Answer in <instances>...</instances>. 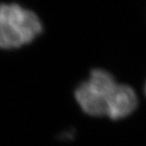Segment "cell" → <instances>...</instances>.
I'll list each match as a JSON object with an SVG mask.
<instances>
[{
    "instance_id": "6da1fadb",
    "label": "cell",
    "mask_w": 146,
    "mask_h": 146,
    "mask_svg": "<svg viewBox=\"0 0 146 146\" xmlns=\"http://www.w3.org/2000/svg\"><path fill=\"white\" fill-rule=\"evenodd\" d=\"M42 31V23L33 11L14 3L0 5L1 48H18L30 44Z\"/></svg>"
},
{
    "instance_id": "7a4b0ae2",
    "label": "cell",
    "mask_w": 146,
    "mask_h": 146,
    "mask_svg": "<svg viewBox=\"0 0 146 146\" xmlns=\"http://www.w3.org/2000/svg\"><path fill=\"white\" fill-rule=\"evenodd\" d=\"M118 84L109 72L104 69H94L88 80L76 89L75 99L87 115L106 116L109 102Z\"/></svg>"
},
{
    "instance_id": "3957f363",
    "label": "cell",
    "mask_w": 146,
    "mask_h": 146,
    "mask_svg": "<svg viewBox=\"0 0 146 146\" xmlns=\"http://www.w3.org/2000/svg\"><path fill=\"white\" fill-rule=\"evenodd\" d=\"M138 106V97L132 87L118 84L109 102L106 116L112 119H121L130 114Z\"/></svg>"
},
{
    "instance_id": "277c9868",
    "label": "cell",
    "mask_w": 146,
    "mask_h": 146,
    "mask_svg": "<svg viewBox=\"0 0 146 146\" xmlns=\"http://www.w3.org/2000/svg\"><path fill=\"white\" fill-rule=\"evenodd\" d=\"M144 92H145V95H146V84H145V89H144Z\"/></svg>"
}]
</instances>
